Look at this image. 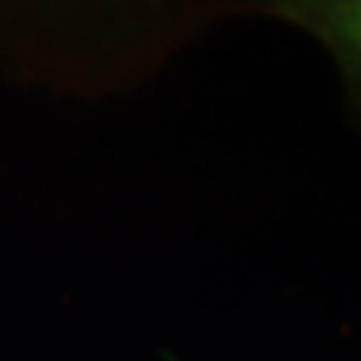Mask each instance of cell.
Masks as SVG:
<instances>
[{
	"label": "cell",
	"mask_w": 361,
	"mask_h": 361,
	"mask_svg": "<svg viewBox=\"0 0 361 361\" xmlns=\"http://www.w3.org/2000/svg\"><path fill=\"white\" fill-rule=\"evenodd\" d=\"M273 11L322 40L361 94V0L279 3Z\"/></svg>",
	"instance_id": "obj_1"
}]
</instances>
